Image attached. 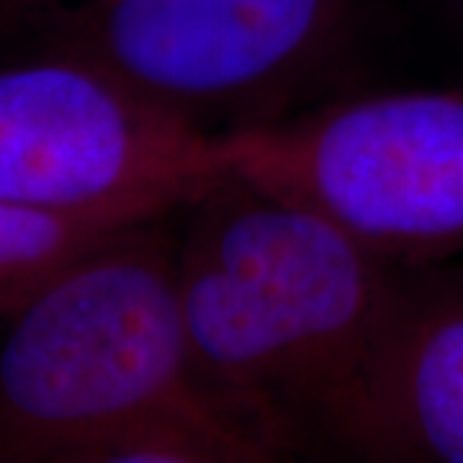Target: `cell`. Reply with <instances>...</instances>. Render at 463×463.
<instances>
[{
    "label": "cell",
    "mask_w": 463,
    "mask_h": 463,
    "mask_svg": "<svg viewBox=\"0 0 463 463\" xmlns=\"http://www.w3.org/2000/svg\"><path fill=\"white\" fill-rule=\"evenodd\" d=\"M194 368L276 458L330 453L394 291V265L330 219L227 173L178 209Z\"/></svg>",
    "instance_id": "obj_1"
},
{
    "label": "cell",
    "mask_w": 463,
    "mask_h": 463,
    "mask_svg": "<svg viewBox=\"0 0 463 463\" xmlns=\"http://www.w3.org/2000/svg\"><path fill=\"white\" fill-rule=\"evenodd\" d=\"M170 214L70 265L0 332V463L276 461L199 379Z\"/></svg>",
    "instance_id": "obj_2"
},
{
    "label": "cell",
    "mask_w": 463,
    "mask_h": 463,
    "mask_svg": "<svg viewBox=\"0 0 463 463\" xmlns=\"http://www.w3.org/2000/svg\"><path fill=\"white\" fill-rule=\"evenodd\" d=\"M383 0H75L14 44L67 57L203 134L268 129L350 90Z\"/></svg>",
    "instance_id": "obj_3"
},
{
    "label": "cell",
    "mask_w": 463,
    "mask_h": 463,
    "mask_svg": "<svg viewBox=\"0 0 463 463\" xmlns=\"http://www.w3.org/2000/svg\"><path fill=\"white\" fill-rule=\"evenodd\" d=\"M232 139L234 175L330 219L383 263L463 260V83L347 90Z\"/></svg>",
    "instance_id": "obj_4"
},
{
    "label": "cell",
    "mask_w": 463,
    "mask_h": 463,
    "mask_svg": "<svg viewBox=\"0 0 463 463\" xmlns=\"http://www.w3.org/2000/svg\"><path fill=\"white\" fill-rule=\"evenodd\" d=\"M203 134L67 57L0 62V203L50 212H175L234 167Z\"/></svg>",
    "instance_id": "obj_5"
},
{
    "label": "cell",
    "mask_w": 463,
    "mask_h": 463,
    "mask_svg": "<svg viewBox=\"0 0 463 463\" xmlns=\"http://www.w3.org/2000/svg\"><path fill=\"white\" fill-rule=\"evenodd\" d=\"M330 453L463 463V260L394 265V291Z\"/></svg>",
    "instance_id": "obj_6"
},
{
    "label": "cell",
    "mask_w": 463,
    "mask_h": 463,
    "mask_svg": "<svg viewBox=\"0 0 463 463\" xmlns=\"http://www.w3.org/2000/svg\"><path fill=\"white\" fill-rule=\"evenodd\" d=\"M147 219L157 216L0 203V319L29 304L70 265Z\"/></svg>",
    "instance_id": "obj_7"
},
{
    "label": "cell",
    "mask_w": 463,
    "mask_h": 463,
    "mask_svg": "<svg viewBox=\"0 0 463 463\" xmlns=\"http://www.w3.org/2000/svg\"><path fill=\"white\" fill-rule=\"evenodd\" d=\"M75 0H0V52L14 44L33 24Z\"/></svg>",
    "instance_id": "obj_8"
},
{
    "label": "cell",
    "mask_w": 463,
    "mask_h": 463,
    "mask_svg": "<svg viewBox=\"0 0 463 463\" xmlns=\"http://www.w3.org/2000/svg\"><path fill=\"white\" fill-rule=\"evenodd\" d=\"M422 3L443 21L446 29H450L463 42V0H422Z\"/></svg>",
    "instance_id": "obj_9"
}]
</instances>
